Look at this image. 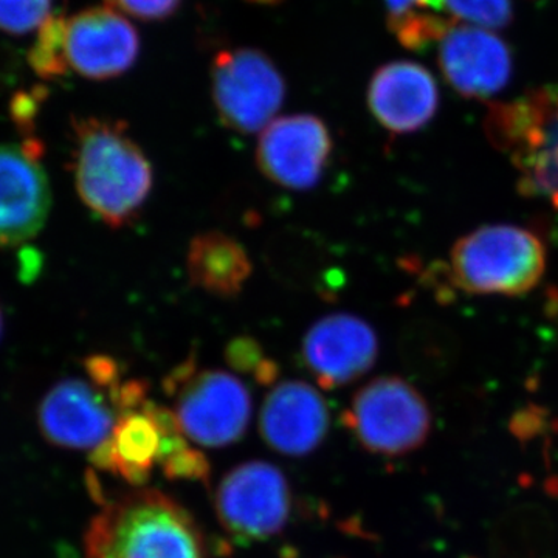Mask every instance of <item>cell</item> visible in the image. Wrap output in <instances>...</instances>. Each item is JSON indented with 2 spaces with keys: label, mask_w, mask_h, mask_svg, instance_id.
I'll list each match as a JSON object with an SVG mask.
<instances>
[{
  "label": "cell",
  "mask_w": 558,
  "mask_h": 558,
  "mask_svg": "<svg viewBox=\"0 0 558 558\" xmlns=\"http://www.w3.org/2000/svg\"><path fill=\"white\" fill-rule=\"evenodd\" d=\"M344 424L360 446L381 457L418 449L432 432V411L409 381L377 377L360 388L344 411Z\"/></svg>",
  "instance_id": "obj_8"
},
{
  "label": "cell",
  "mask_w": 558,
  "mask_h": 558,
  "mask_svg": "<svg viewBox=\"0 0 558 558\" xmlns=\"http://www.w3.org/2000/svg\"><path fill=\"white\" fill-rule=\"evenodd\" d=\"M484 131L519 172L520 193L558 208V87L494 102L488 106Z\"/></svg>",
  "instance_id": "obj_4"
},
{
  "label": "cell",
  "mask_w": 558,
  "mask_h": 558,
  "mask_svg": "<svg viewBox=\"0 0 558 558\" xmlns=\"http://www.w3.org/2000/svg\"><path fill=\"white\" fill-rule=\"evenodd\" d=\"M211 95L220 121L240 134L263 131L286 97V83L264 51L220 50L211 65Z\"/></svg>",
  "instance_id": "obj_9"
},
{
  "label": "cell",
  "mask_w": 558,
  "mask_h": 558,
  "mask_svg": "<svg viewBox=\"0 0 558 558\" xmlns=\"http://www.w3.org/2000/svg\"><path fill=\"white\" fill-rule=\"evenodd\" d=\"M220 526L250 542L275 537L288 524L292 492L284 473L266 461L242 462L230 470L215 497Z\"/></svg>",
  "instance_id": "obj_10"
},
{
  "label": "cell",
  "mask_w": 558,
  "mask_h": 558,
  "mask_svg": "<svg viewBox=\"0 0 558 558\" xmlns=\"http://www.w3.org/2000/svg\"><path fill=\"white\" fill-rule=\"evenodd\" d=\"M105 2L110 9L120 11L124 16L146 22L168 20L182 5V0H105Z\"/></svg>",
  "instance_id": "obj_23"
},
{
  "label": "cell",
  "mask_w": 558,
  "mask_h": 558,
  "mask_svg": "<svg viewBox=\"0 0 558 558\" xmlns=\"http://www.w3.org/2000/svg\"><path fill=\"white\" fill-rule=\"evenodd\" d=\"M439 69L461 97L490 100L508 86L513 58L494 31L457 24L438 43Z\"/></svg>",
  "instance_id": "obj_12"
},
{
  "label": "cell",
  "mask_w": 558,
  "mask_h": 558,
  "mask_svg": "<svg viewBox=\"0 0 558 558\" xmlns=\"http://www.w3.org/2000/svg\"><path fill=\"white\" fill-rule=\"evenodd\" d=\"M76 193L110 229L137 220L154 185L153 165L123 121L84 117L72 123Z\"/></svg>",
  "instance_id": "obj_1"
},
{
  "label": "cell",
  "mask_w": 558,
  "mask_h": 558,
  "mask_svg": "<svg viewBox=\"0 0 558 558\" xmlns=\"http://www.w3.org/2000/svg\"><path fill=\"white\" fill-rule=\"evenodd\" d=\"M53 0H0V32L27 35L51 17Z\"/></svg>",
  "instance_id": "obj_21"
},
{
  "label": "cell",
  "mask_w": 558,
  "mask_h": 558,
  "mask_svg": "<svg viewBox=\"0 0 558 558\" xmlns=\"http://www.w3.org/2000/svg\"><path fill=\"white\" fill-rule=\"evenodd\" d=\"M165 411L146 399L137 409L121 414L110 438L90 451L92 464L131 486H145L163 457Z\"/></svg>",
  "instance_id": "obj_17"
},
{
  "label": "cell",
  "mask_w": 558,
  "mask_h": 558,
  "mask_svg": "<svg viewBox=\"0 0 558 558\" xmlns=\"http://www.w3.org/2000/svg\"><path fill=\"white\" fill-rule=\"evenodd\" d=\"M186 271L196 288L219 299H234L252 277L247 250L222 231H205L190 242Z\"/></svg>",
  "instance_id": "obj_18"
},
{
  "label": "cell",
  "mask_w": 558,
  "mask_h": 558,
  "mask_svg": "<svg viewBox=\"0 0 558 558\" xmlns=\"http://www.w3.org/2000/svg\"><path fill=\"white\" fill-rule=\"evenodd\" d=\"M84 558H208V546L189 509L159 488L138 487L90 520Z\"/></svg>",
  "instance_id": "obj_2"
},
{
  "label": "cell",
  "mask_w": 558,
  "mask_h": 558,
  "mask_svg": "<svg viewBox=\"0 0 558 558\" xmlns=\"http://www.w3.org/2000/svg\"><path fill=\"white\" fill-rule=\"evenodd\" d=\"M329 409L317 388L288 380L271 388L264 400L259 432L271 450L290 458L307 457L329 432Z\"/></svg>",
  "instance_id": "obj_15"
},
{
  "label": "cell",
  "mask_w": 558,
  "mask_h": 558,
  "mask_svg": "<svg viewBox=\"0 0 558 558\" xmlns=\"http://www.w3.org/2000/svg\"><path fill=\"white\" fill-rule=\"evenodd\" d=\"M2 330H3V315H2V310H0V336H2Z\"/></svg>",
  "instance_id": "obj_24"
},
{
  "label": "cell",
  "mask_w": 558,
  "mask_h": 558,
  "mask_svg": "<svg viewBox=\"0 0 558 558\" xmlns=\"http://www.w3.org/2000/svg\"><path fill=\"white\" fill-rule=\"evenodd\" d=\"M301 352L319 387L337 389L373 368L379 355V339L357 315L332 314L307 330Z\"/></svg>",
  "instance_id": "obj_14"
},
{
  "label": "cell",
  "mask_w": 558,
  "mask_h": 558,
  "mask_svg": "<svg viewBox=\"0 0 558 558\" xmlns=\"http://www.w3.org/2000/svg\"><path fill=\"white\" fill-rule=\"evenodd\" d=\"M447 13L459 24L497 32L513 20V0H446Z\"/></svg>",
  "instance_id": "obj_20"
},
{
  "label": "cell",
  "mask_w": 558,
  "mask_h": 558,
  "mask_svg": "<svg viewBox=\"0 0 558 558\" xmlns=\"http://www.w3.org/2000/svg\"><path fill=\"white\" fill-rule=\"evenodd\" d=\"M545 270V244L523 227H480L450 253L451 284L470 295H524L542 281Z\"/></svg>",
  "instance_id": "obj_6"
},
{
  "label": "cell",
  "mask_w": 558,
  "mask_h": 558,
  "mask_svg": "<svg viewBox=\"0 0 558 558\" xmlns=\"http://www.w3.org/2000/svg\"><path fill=\"white\" fill-rule=\"evenodd\" d=\"M51 204L38 142L0 145V247L36 236Z\"/></svg>",
  "instance_id": "obj_13"
},
{
  "label": "cell",
  "mask_w": 558,
  "mask_h": 558,
  "mask_svg": "<svg viewBox=\"0 0 558 558\" xmlns=\"http://www.w3.org/2000/svg\"><path fill=\"white\" fill-rule=\"evenodd\" d=\"M332 137L325 121L311 113L275 119L260 132L256 163L282 189H314L328 167Z\"/></svg>",
  "instance_id": "obj_11"
},
{
  "label": "cell",
  "mask_w": 558,
  "mask_h": 558,
  "mask_svg": "<svg viewBox=\"0 0 558 558\" xmlns=\"http://www.w3.org/2000/svg\"><path fill=\"white\" fill-rule=\"evenodd\" d=\"M368 105L377 123L392 134L421 131L435 119L439 89L432 72L413 61H392L374 72Z\"/></svg>",
  "instance_id": "obj_16"
},
{
  "label": "cell",
  "mask_w": 558,
  "mask_h": 558,
  "mask_svg": "<svg viewBox=\"0 0 558 558\" xmlns=\"http://www.w3.org/2000/svg\"><path fill=\"white\" fill-rule=\"evenodd\" d=\"M172 413L190 442L222 449L238 442L252 418V396L236 376L182 363L165 380Z\"/></svg>",
  "instance_id": "obj_7"
},
{
  "label": "cell",
  "mask_w": 558,
  "mask_h": 558,
  "mask_svg": "<svg viewBox=\"0 0 558 558\" xmlns=\"http://www.w3.org/2000/svg\"><path fill=\"white\" fill-rule=\"evenodd\" d=\"M226 357L234 369L250 374L260 385H271L277 380V363L264 355L263 349L255 340L247 337L234 339L227 347Z\"/></svg>",
  "instance_id": "obj_22"
},
{
  "label": "cell",
  "mask_w": 558,
  "mask_h": 558,
  "mask_svg": "<svg viewBox=\"0 0 558 558\" xmlns=\"http://www.w3.org/2000/svg\"><path fill=\"white\" fill-rule=\"evenodd\" d=\"M385 11L389 32L409 50L435 46L457 24L446 0H385Z\"/></svg>",
  "instance_id": "obj_19"
},
{
  "label": "cell",
  "mask_w": 558,
  "mask_h": 558,
  "mask_svg": "<svg viewBox=\"0 0 558 558\" xmlns=\"http://www.w3.org/2000/svg\"><path fill=\"white\" fill-rule=\"evenodd\" d=\"M86 377H69L47 391L38 407V427L51 446L94 451L110 438L121 417L123 374L116 360L92 355Z\"/></svg>",
  "instance_id": "obj_5"
},
{
  "label": "cell",
  "mask_w": 558,
  "mask_h": 558,
  "mask_svg": "<svg viewBox=\"0 0 558 558\" xmlns=\"http://www.w3.org/2000/svg\"><path fill=\"white\" fill-rule=\"evenodd\" d=\"M138 53L140 36L132 22L105 5L73 16H51L39 28L28 62L44 80L75 73L86 80L106 81L124 75Z\"/></svg>",
  "instance_id": "obj_3"
}]
</instances>
